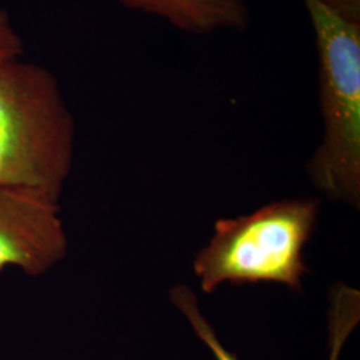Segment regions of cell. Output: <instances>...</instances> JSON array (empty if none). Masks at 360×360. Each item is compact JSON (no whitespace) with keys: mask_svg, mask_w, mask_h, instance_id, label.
Returning a JSON list of instances; mask_svg holds the SVG:
<instances>
[{"mask_svg":"<svg viewBox=\"0 0 360 360\" xmlns=\"http://www.w3.org/2000/svg\"><path fill=\"white\" fill-rule=\"evenodd\" d=\"M171 303L179 309L183 316L190 323L195 335L208 347L214 358L217 360H239V358L229 351L219 340L218 335L212 328L211 323L207 321L206 316L202 314L198 296L193 292V288L187 284H178L169 291Z\"/></svg>","mask_w":360,"mask_h":360,"instance_id":"obj_7","label":"cell"},{"mask_svg":"<svg viewBox=\"0 0 360 360\" xmlns=\"http://www.w3.org/2000/svg\"><path fill=\"white\" fill-rule=\"evenodd\" d=\"M321 200L297 198L272 202L250 215L219 219L214 235L193 259L203 292L221 284H282L303 291L309 274L304 250L316 230Z\"/></svg>","mask_w":360,"mask_h":360,"instance_id":"obj_2","label":"cell"},{"mask_svg":"<svg viewBox=\"0 0 360 360\" xmlns=\"http://www.w3.org/2000/svg\"><path fill=\"white\" fill-rule=\"evenodd\" d=\"M330 13L349 23H360V0H318Z\"/></svg>","mask_w":360,"mask_h":360,"instance_id":"obj_9","label":"cell"},{"mask_svg":"<svg viewBox=\"0 0 360 360\" xmlns=\"http://www.w3.org/2000/svg\"><path fill=\"white\" fill-rule=\"evenodd\" d=\"M23 53V40L13 26L10 13L0 7V62L19 58Z\"/></svg>","mask_w":360,"mask_h":360,"instance_id":"obj_8","label":"cell"},{"mask_svg":"<svg viewBox=\"0 0 360 360\" xmlns=\"http://www.w3.org/2000/svg\"><path fill=\"white\" fill-rule=\"evenodd\" d=\"M75 131L50 70L22 56L0 62V187L59 206Z\"/></svg>","mask_w":360,"mask_h":360,"instance_id":"obj_1","label":"cell"},{"mask_svg":"<svg viewBox=\"0 0 360 360\" xmlns=\"http://www.w3.org/2000/svg\"><path fill=\"white\" fill-rule=\"evenodd\" d=\"M319 56L323 139L307 163L312 186L330 200L360 207V23L304 0Z\"/></svg>","mask_w":360,"mask_h":360,"instance_id":"obj_3","label":"cell"},{"mask_svg":"<svg viewBox=\"0 0 360 360\" xmlns=\"http://www.w3.org/2000/svg\"><path fill=\"white\" fill-rule=\"evenodd\" d=\"M360 323V291L345 282H336L328 292L327 360H339L348 338Z\"/></svg>","mask_w":360,"mask_h":360,"instance_id":"obj_6","label":"cell"},{"mask_svg":"<svg viewBox=\"0 0 360 360\" xmlns=\"http://www.w3.org/2000/svg\"><path fill=\"white\" fill-rule=\"evenodd\" d=\"M68 251L60 206L0 187V271L41 276Z\"/></svg>","mask_w":360,"mask_h":360,"instance_id":"obj_4","label":"cell"},{"mask_svg":"<svg viewBox=\"0 0 360 360\" xmlns=\"http://www.w3.org/2000/svg\"><path fill=\"white\" fill-rule=\"evenodd\" d=\"M134 11L154 15L180 31L206 35L220 30L245 31L251 16L245 0H119Z\"/></svg>","mask_w":360,"mask_h":360,"instance_id":"obj_5","label":"cell"}]
</instances>
